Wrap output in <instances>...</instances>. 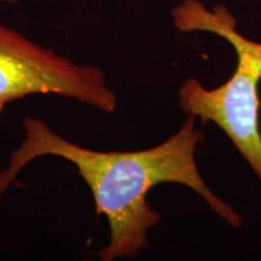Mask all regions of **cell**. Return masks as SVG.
I'll return each mask as SVG.
<instances>
[{
    "instance_id": "obj_4",
    "label": "cell",
    "mask_w": 261,
    "mask_h": 261,
    "mask_svg": "<svg viewBox=\"0 0 261 261\" xmlns=\"http://www.w3.org/2000/svg\"><path fill=\"white\" fill-rule=\"evenodd\" d=\"M18 0H0V3H17Z\"/></svg>"
},
{
    "instance_id": "obj_2",
    "label": "cell",
    "mask_w": 261,
    "mask_h": 261,
    "mask_svg": "<svg viewBox=\"0 0 261 261\" xmlns=\"http://www.w3.org/2000/svg\"><path fill=\"white\" fill-rule=\"evenodd\" d=\"M172 17L180 32L213 33L226 39L236 51V70L226 83L208 90L196 77H189L179 90V107L223 129L261 182V42L237 32L236 18L225 5L210 10L200 0H182L172 10Z\"/></svg>"
},
{
    "instance_id": "obj_1",
    "label": "cell",
    "mask_w": 261,
    "mask_h": 261,
    "mask_svg": "<svg viewBox=\"0 0 261 261\" xmlns=\"http://www.w3.org/2000/svg\"><path fill=\"white\" fill-rule=\"evenodd\" d=\"M195 121L189 115L175 135L152 148L99 151L63 138L38 117L25 116L23 139L0 171V198L33 160L57 156L73 163L92 192L97 215H106L109 223V242L97 252L102 261L132 259L149 246V231L159 224L161 214L150 205L148 194L165 182L185 185L228 226L242 227L243 218L208 188L198 171L196 151L204 135Z\"/></svg>"
},
{
    "instance_id": "obj_3",
    "label": "cell",
    "mask_w": 261,
    "mask_h": 261,
    "mask_svg": "<svg viewBox=\"0 0 261 261\" xmlns=\"http://www.w3.org/2000/svg\"><path fill=\"white\" fill-rule=\"evenodd\" d=\"M31 94H57L109 114L117 107L102 69L75 63L0 23V108Z\"/></svg>"
}]
</instances>
